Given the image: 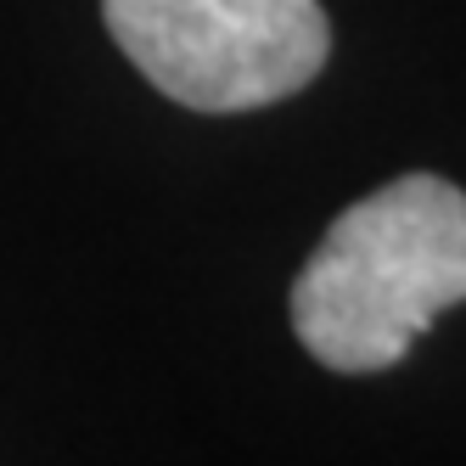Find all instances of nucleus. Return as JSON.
<instances>
[{"label":"nucleus","instance_id":"1","mask_svg":"<svg viewBox=\"0 0 466 466\" xmlns=\"http://www.w3.org/2000/svg\"><path fill=\"white\" fill-rule=\"evenodd\" d=\"M466 304V191L399 175L331 219L292 281V331L331 371H382Z\"/></svg>","mask_w":466,"mask_h":466},{"label":"nucleus","instance_id":"2","mask_svg":"<svg viewBox=\"0 0 466 466\" xmlns=\"http://www.w3.org/2000/svg\"><path fill=\"white\" fill-rule=\"evenodd\" d=\"M118 51L191 113H253L304 90L331 51L320 0H102Z\"/></svg>","mask_w":466,"mask_h":466}]
</instances>
